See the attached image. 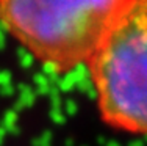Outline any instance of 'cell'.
<instances>
[{"mask_svg":"<svg viewBox=\"0 0 147 146\" xmlns=\"http://www.w3.org/2000/svg\"><path fill=\"white\" fill-rule=\"evenodd\" d=\"M146 8V0H127L85 63L102 121L133 135L147 127Z\"/></svg>","mask_w":147,"mask_h":146,"instance_id":"cell-2","label":"cell"},{"mask_svg":"<svg viewBox=\"0 0 147 146\" xmlns=\"http://www.w3.org/2000/svg\"><path fill=\"white\" fill-rule=\"evenodd\" d=\"M127 0H0V24L45 69L85 65Z\"/></svg>","mask_w":147,"mask_h":146,"instance_id":"cell-1","label":"cell"}]
</instances>
